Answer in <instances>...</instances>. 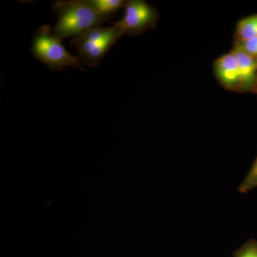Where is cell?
<instances>
[{
  "instance_id": "cell-2",
  "label": "cell",
  "mask_w": 257,
  "mask_h": 257,
  "mask_svg": "<svg viewBox=\"0 0 257 257\" xmlns=\"http://www.w3.org/2000/svg\"><path fill=\"white\" fill-rule=\"evenodd\" d=\"M32 55L51 70L62 71L64 67H75L84 71L79 57L64 48L62 41L51 35L50 27L44 25L34 35Z\"/></svg>"
},
{
  "instance_id": "cell-1",
  "label": "cell",
  "mask_w": 257,
  "mask_h": 257,
  "mask_svg": "<svg viewBox=\"0 0 257 257\" xmlns=\"http://www.w3.org/2000/svg\"><path fill=\"white\" fill-rule=\"evenodd\" d=\"M52 9L57 13L58 20L52 35L61 41L78 37L89 29L101 26L115 18L97 14L83 4L82 0L57 1Z\"/></svg>"
},
{
  "instance_id": "cell-13",
  "label": "cell",
  "mask_w": 257,
  "mask_h": 257,
  "mask_svg": "<svg viewBox=\"0 0 257 257\" xmlns=\"http://www.w3.org/2000/svg\"><path fill=\"white\" fill-rule=\"evenodd\" d=\"M256 88H257V83H256V87H255L254 90H255V89H256Z\"/></svg>"
},
{
  "instance_id": "cell-8",
  "label": "cell",
  "mask_w": 257,
  "mask_h": 257,
  "mask_svg": "<svg viewBox=\"0 0 257 257\" xmlns=\"http://www.w3.org/2000/svg\"><path fill=\"white\" fill-rule=\"evenodd\" d=\"M83 4L92 9L97 14L112 16L120 9L124 8V0H82Z\"/></svg>"
},
{
  "instance_id": "cell-10",
  "label": "cell",
  "mask_w": 257,
  "mask_h": 257,
  "mask_svg": "<svg viewBox=\"0 0 257 257\" xmlns=\"http://www.w3.org/2000/svg\"><path fill=\"white\" fill-rule=\"evenodd\" d=\"M234 257H257V241L249 239L233 253Z\"/></svg>"
},
{
  "instance_id": "cell-11",
  "label": "cell",
  "mask_w": 257,
  "mask_h": 257,
  "mask_svg": "<svg viewBox=\"0 0 257 257\" xmlns=\"http://www.w3.org/2000/svg\"><path fill=\"white\" fill-rule=\"evenodd\" d=\"M234 47L257 59V37L247 41L235 42Z\"/></svg>"
},
{
  "instance_id": "cell-7",
  "label": "cell",
  "mask_w": 257,
  "mask_h": 257,
  "mask_svg": "<svg viewBox=\"0 0 257 257\" xmlns=\"http://www.w3.org/2000/svg\"><path fill=\"white\" fill-rule=\"evenodd\" d=\"M257 37V14L250 15L238 22L235 30V42L247 41Z\"/></svg>"
},
{
  "instance_id": "cell-6",
  "label": "cell",
  "mask_w": 257,
  "mask_h": 257,
  "mask_svg": "<svg viewBox=\"0 0 257 257\" xmlns=\"http://www.w3.org/2000/svg\"><path fill=\"white\" fill-rule=\"evenodd\" d=\"M239 67L240 92H253L257 83V59L233 47Z\"/></svg>"
},
{
  "instance_id": "cell-4",
  "label": "cell",
  "mask_w": 257,
  "mask_h": 257,
  "mask_svg": "<svg viewBox=\"0 0 257 257\" xmlns=\"http://www.w3.org/2000/svg\"><path fill=\"white\" fill-rule=\"evenodd\" d=\"M213 68L216 79L224 89L240 92L239 67L232 51L216 59Z\"/></svg>"
},
{
  "instance_id": "cell-3",
  "label": "cell",
  "mask_w": 257,
  "mask_h": 257,
  "mask_svg": "<svg viewBox=\"0 0 257 257\" xmlns=\"http://www.w3.org/2000/svg\"><path fill=\"white\" fill-rule=\"evenodd\" d=\"M124 15L113 25L124 35L136 37L156 28L159 13L156 8L143 0H128L124 7Z\"/></svg>"
},
{
  "instance_id": "cell-9",
  "label": "cell",
  "mask_w": 257,
  "mask_h": 257,
  "mask_svg": "<svg viewBox=\"0 0 257 257\" xmlns=\"http://www.w3.org/2000/svg\"><path fill=\"white\" fill-rule=\"evenodd\" d=\"M256 187H257V157L249 172L240 184L238 190L240 193H246Z\"/></svg>"
},
{
  "instance_id": "cell-12",
  "label": "cell",
  "mask_w": 257,
  "mask_h": 257,
  "mask_svg": "<svg viewBox=\"0 0 257 257\" xmlns=\"http://www.w3.org/2000/svg\"><path fill=\"white\" fill-rule=\"evenodd\" d=\"M253 92H254L255 93H256V94H257V88L256 89H255L254 91H253Z\"/></svg>"
},
{
  "instance_id": "cell-5",
  "label": "cell",
  "mask_w": 257,
  "mask_h": 257,
  "mask_svg": "<svg viewBox=\"0 0 257 257\" xmlns=\"http://www.w3.org/2000/svg\"><path fill=\"white\" fill-rule=\"evenodd\" d=\"M119 39L120 37H114L101 41L90 42L79 41L73 38L71 44L77 47L81 63L95 67Z\"/></svg>"
}]
</instances>
